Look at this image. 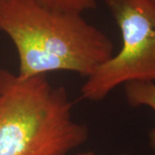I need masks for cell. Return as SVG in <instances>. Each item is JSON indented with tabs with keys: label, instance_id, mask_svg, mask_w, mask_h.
I'll list each match as a JSON object with an SVG mask.
<instances>
[{
	"label": "cell",
	"instance_id": "cell-4",
	"mask_svg": "<svg viewBox=\"0 0 155 155\" xmlns=\"http://www.w3.org/2000/svg\"><path fill=\"white\" fill-rule=\"evenodd\" d=\"M125 96L129 105L147 106L155 112V83L129 82L124 84ZM150 144L155 149V127L150 132Z\"/></svg>",
	"mask_w": 155,
	"mask_h": 155
},
{
	"label": "cell",
	"instance_id": "cell-3",
	"mask_svg": "<svg viewBox=\"0 0 155 155\" xmlns=\"http://www.w3.org/2000/svg\"><path fill=\"white\" fill-rule=\"evenodd\" d=\"M122 34L116 55L86 78L84 99L100 101L114 89L129 82L155 83V2L104 0Z\"/></svg>",
	"mask_w": 155,
	"mask_h": 155
},
{
	"label": "cell",
	"instance_id": "cell-5",
	"mask_svg": "<svg viewBox=\"0 0 155 155\" xmlns=\"http://www.w3.org/2000/svg\"><path fill=\"white\" fill-rule=\"evenodd\" d=\"M41 5L54 11L82 14L84 11L94 9L97 0H34Z\"/></svg>",
	"mask_w": 155,
	"mask_h": 155
},
{
	"label": "cell",
	"instance_id": "cell-1",
	"mask_svg": "<svg viewBox=\"0 0 155 155\" xmlns=\"http://www.w3.org/2000/svg\"><path fill=\"white\" fill-rule=\"evenodd\" d=\"M0 31L19 57L22 78L68 71L84 78L109 61L114 45L82 14L48 9L34 0H0Z\"/></svg>",
	"mask_w": 155,
	"mask_h": 155
},
{
	"label": "cell",
	"instance_id": "cell-7",
	"mask_svg": "<svg viewBox=\"0 0 155 155\" xmlns=\"http://www.w3.org/2000/svg\"><path fill=\"white\" fill-rule=\"evenodd\" d=\"M153 2H155V0H153Z\"/></svg>",
	"mask_w": 155,
	"mask_h": 155
},
{
	"label": "cell",
	"instance_id": "cell-2",
	"mask_svg": "<svg viewBox=\"0 0 155 155\" xmlns=\"http://www.w3.org/2000/svg\"><path fill=\"white\" fill-rule=\"evenodd\" d=\"M67 90L0 69V155H67L88 139Z\"/></svg>",
	"mask_w": 155,
	"mask_h": 155
},
{
	"label": "cell",
	"instance_id": "cell-6",
	"mask_svg": "<svg viewBox=\"0 0 155 155\" xmlns=\"http://www.w3.org/2000/svg\"><path fill=\"white\" fill-rule=\"evenodd\" d=\"M78 155H96L93 153H91V152H87V153H79V154Z\"/></svg>",
	"mask_w": 155,
	"mask_h": 155
}]
</instances>
